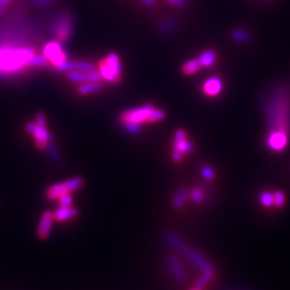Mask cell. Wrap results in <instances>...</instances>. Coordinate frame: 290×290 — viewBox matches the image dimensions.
I'll return each instance as SVG.
<instances>
[{"label": "cell", "instance_id": "1", "mask_svg": "<svg viewBox=\"0 0 290 290\" xmlns=\"http://www.w3.org/2000/svg\"><path fill=\"white\" fill-rule=\"evenodd\" d=\"M269 134L290 132V93L285 86L275 88L264 105Z\"/></svg>", "mask_w": 290, "mask_h": 290}, {"label": "cell", "instance_id": "2", "mask_svg": "<svg viewBox=\"0 0 290 290\" xmlns=\"http://www.w3.org/2000/svg\"><path fill=\"white\" fill-rule=\"evenodd\" d=\"M36 54L33 47L23 44L0 46V79L15 77L29 68V60Z\"/></svg>", "mask_w": 290, "mask_h": 290}, {"label": "cell", "instance_id": "3", "mask_svg": "<svg viewBox=\"0 0 290 290\" xmlns=\"http://www.w3.org/2000/svg\"><path fill=\"white\" fill-rule=\"evenodd\" d=\"M166 113L152 104H145L140 108L130 109L119 115V123L130 135H138L143 124H152L162 121Z\"/></svg>", "mask_w": 290, "mask_h": 290}, {"label": "cell", "instance_id": "4", "mask_svg": "<svg viewBox=\"0 0 290 290\" xmlns=\"http://www.w3.org/2000/svg\"><path fill=\"white\" fill-rule=\"evenodd\" d=\"M163 237H165V241L170 245V246L174 248L175 250H178L179 253H181L186 258V259L192 262L193 267H196L197 269L202 271V273L214 272V268L210 263V261L207 260L204 256L201 255L199 251L189 246L185 241H183V240L179 236H176L175 233L166 232Z\"/></svg>", "mask_w": 290, "mask_h": 290}, {"label": "cell", "instance_id": "5", "mask_svg": "<svg viewBox=\"0 0 290 290\" xmlns=\"http://www.w3.org/2000/svg\"><path fill=\"white\" fill-rule=\"evenodd\" d=\"M75 29L73 15L69 11H61L52 16L48 23V30L53 39L61 44L66 43L72 37Z\"/></svg>", "mask_w": 290, "mask_h": 290}, {"label": "cell", "instance_id": "6", "mask_svg": "<svg viewBox=\"0 0 290 290\" xmlns=\"http://www.w3.org/2000/svg\"><path fill=\"white\" fill-rule=\"evenodd\" d=\"M99 73L101 79L109 83H117L122 79V65L119 56L111 53L99 64Z\"/></svg>", "mask_w": 290, "mask_h": 290}, {"label": "cell", "instance_id": "7", "mask_svg": "<svg viewBox=\"0 0 290 290\" xmlns=\"http://www.w3.org/2000/svg\"><path fill=\"white\" fill-rule=\"evenodd\" d=\"M83 185L84 179L81 178V176H75V178H72L70 180L60 182L57 183V184L49 186L47 189L46 196L48 200H57L60 196H62V194L72 193L79 191L80 188L83 187Z\"/></svg>", "mask_w": 290, "mask_h": 290}, {"label": "cell", "instance_id": "8", "mask_svg": "<svg viewBox=\"0 0 290 290\" xmlns=\"http://www.w3.org/2000/svg\"><path fill=\"white\" fill-rule=\"evenodd\" d=\"M26 130L34 138L36 146L39 149H46L48 145L53 142V136L47 128V126L37 124L36 122H29L26 124Z\"/></svg>", "mask_w": 290, "mask_h": 290}, {"label": "cell", "instance_id": "9", "mask_svg": "<svg viewBox=\"0 0 290 290\" xmlns=\"http://www.w3.org/2000/svg\"><path fill=\"white\" fill-rule=\"evenodd\" d=\"M43 55L48 58L49 64H52L55 68H57L62 62H65L68 59L67 53L62 48L61 43L55 40L48 42L44 46Z\"/></svg>", "mask_w": 290, "mask_h": 290}, {"label": "cell", "instance_id": "10", "mask_svg": "<svg viewBox=\"0 0 290 290\" xmlns=\"http://www.w3.org/2000/svg\"><path fill=\"white\" fill-rule=\"evenodd\" d=\"M58 71L61 72H69V71H91L96 70V66L93 62L86 60H70L67 59L65 62H62L57 68Z\"/></svg>", "mask_w": 290, "mask_h": 290}, {"label": "cell", "instance_id": "11", "mask_svg": "<svg viewBox=\"0 0 290 290\" xmlns=\"http://www.w3.org/2000/svg\"><path fill=\"white\" fill-rule=\"evenodd\" d=\"M193 149V145L187 139L186 132L183 129L176 130L174 135V144H173L172 152L184 155V154L192 153Z\"/></svg>", "mask_w": 290, "mask_h": 290}, {"label": "cell", "instance_id": "12", "mask_svg": "<svg viewBox=\"0 0 290 290\" xmlns=\"http://www.w3.org/2000/svg\"><path fill=\"white\" fill-rule=\"evenodd\" d=\"M289 136L283 132H271L267 137V146L275 153H280L286 148Z\"/></svg>", "mask_w": 290, "mask_h": 290}, {"label": "cell", "instance_id": "13", "mask_svg": "<svg viewBox=\"0 0 290 290\" xmlns=\"http://www.w3.org/2000/svg\"><path fill=\"white\" fill-rule=\"evenodd\" d=\"M67 79L72 83L83 84L87 82H96L101 80L99 71L91 70V71H69L66 72Z\"/></svg>", "mask_w": 290, "mask_h": 290}, {"label": "cell", "instance_id": "14", "mask_svg": "<svg viewBox=\"0 0 290 290\" xmlns=\"http://www.w3.org/2000/svg\"><path fill=\"white\" fill-rule=\"evenodd\" d=\"M167 262H168V267H169L170 272H171L174 279L180 283L186 282L187 274L185 272V269H184V267H183L181 260L179 259V257L175 256L174 254L169 255Z\"/></svg>", "mask_w": 290, "mask_h": 290}, {"label": "cell", "instance_id": "15", "mask_svg": "<svg viewBox=\"0 0 290 290\" xmlns=\"http://www.w3.org/2000/svg\"><path fill=\"white\" fill-rule=\"evenodd\" d=\"M53 212L52 211H46L41 216L39 226H38L37 235L41 240H46L49 237V233L52 230V225H53Z\"/></svg>", "mask_w": 290, "mask_h": 290}, {"label": "cell", "instance_id": "16", "mask_svg": "<svg viewBox=\"0 0 290 290\" xmlns=\"http://www.w3.org/2000/svg\"><path fill=\"white\" fill-rule=\"evenodd\" d=\"M223 82L217 78H211L204 82L202 91L207 97H215L223 90Z\"/></svg>", "mask_w": 290, "mask_h": 290}, {"label": "cell", "instance_id": "17", "mask_svg": "<svg viewBox=\"0 0 290 290\" xmlns=\"http://www.w3.org/2000/svg\"><path fill=\"white\" fill-rule=\"evenodd\" d=\"M78 210L71 206H59L57 210L53 213L54 219L57 222H67L78 216Z\"/></svg>", "mask_w": 290, "mask_h": 290}, {"label": "cell", "instance_id": "18", "mask_svg": "<svg viewBox=\"0 0 290 290\" xmlns=\"http://www.w3.org/2000/svg\"><path fill=\"white\" fill-rule=\"evenodd\" d=\"M102 88H103V84L100 81L87 82V83L80 84V86L78 87V93L82 95V96H87V95L101 92Z\"/></svg>", "mask_w": 290, "mask_h": 290}, {"label": "cell", "instance_id": "19", "mask_svg": "<svg viewBox=\"0 0 290 290\" xmlns=\"http://www.w3.org/2000/svg\"><path fill=\"white\" fill-rule=\"evenodd\" d=\"M188 199H189V193L185 188H180L174 194L173 200H172V205L175 210H180L185 205Z\"/></svg>", "mask_w": 290, "mask_h": 290}, {"label": "cell", "instance_id": "20", "mask_svg": "<svg viewBox=\"0 0 290 290\" xmlns=\"http://www.w3.org/2000/svg\"><path fill=\"white\" fill-rule=\"evenodd\" d=\"M198 59L200 61L201 66L211 67L214 62L216 61V53L212 51V49H209V51H205L201 54Z\"/></svg>", "mask_w": 290, "mask_h": 290}, {"label": "cell", "instance_id": "21", "mask_svg": "<svg viewBox=\"0 0 290 290\" xmlns=\"http://www.w3.org/2000/svg\"><path fill=\"white\" fill-rule=\"evenodd\" d=\"M49 65V61L46 56L42 54H38L36 53L33 57L29 60V68H43Z\"/></svg>", "mask_w": 290, "mask_h": 290}, {"label": "cell", "instance_id": "22", "mask_svg": "<svg viewBox=\"0 0 290 290\" xmlns=\"http://www.w3.org/2000/svg\"><path fill=\"white\" fill-rule=\"evenodd\" d=\"M200 68H201V64H200L199 59L194 58V59H192V60L185 62L184 66L182 67V71L186 75H191V74H193V73H196L197 71H199Z\"/></svg>", "mask_w": 290, "mask_h": 290}, {"label": "cell", "instance_id": "23", "mask_svg": "<svg viewBox=\"0 0 290 290\" xmlns=\"http://www.w3.org/2000/svg\"><path fill=\"white\" fill-rule=\"evenodd\" d=\"M46 152L48 153V157L53 161H55V162H59L60 161V158H61V157H60V153H59L58 148L56 147V145L54 144V141L49 143L48 145V146L46 147Z\"/></svg>", "mask_w": 290, "mask_h": 290}, {"label": "cell", "instance_id": "24", "mask_svg": "<svg viewBox=\"0 0 290 290\" xmlns=\"http://www.w3.org/2000/svg\"><path fill=\"white\" fill-rule=\"evenodd\" d=\"M214 274H215V271H214V272H204V273H202V275L199 277V280L196 282V284H194V287L200 288V289L204 288L207 285V284L211 282V280L214 277Z\"/></svg>", "mask_w": 290, "mask_h": 290}, {"label": "cell", "instance_id": "25", "mask_svg": "<svg viewBox=\"0 0 290 290\" xmlns=\"http://www.w3.org/2000/svg\"><path fill=\"white\" fill-rule=\"evenodd\" d=\"M189 199H191L192 202L200 204L204 201V193L200 188H193L192 189V192L189 193Z\"/></svg>", "mask_w": 290, "mask_h": 290}, {"label": "cell", "instance_id": "26", "mask_svg": "<svg viewBox=\"0 0 290 290\" xmlns=\"http://www.w3.org/2000/svg\"><path fill=\"white\" fill-rule=\"evenodd\" d=\"M260 202L266 207L274 205V194L270 192H262L260 194Z\"/></svg>", "mask_w": 290, "mask_h": 290}, {"label": "cell", "instance_id": "27", "mask_svg": "<svg viewBox=\"0 0 290 290\" xmlns=\"http://www.w3.org/2000/svg\"><path fill=\"white\" fill-rule=\"evenodd\" d=\"M232 38L238 42H246L249 40V34L244 29H237L232 33Z\"/></svg>", "mask_w": 290, "mask_h": 290}, {"label": "cell", "instance_id": "28", "mask_svg": "<svg viewBox=\"0 0 290 290\" xmlns=\"http://www.w3.org/2000/svg\"><path fill=\"white\" fill-rule=\"evenodd\" d=\"M201 175L206 181H213L215 179V171H214V169L211 166L206 165L201 168Z\"/></svg>", "mask_w": 290, "mask_h": 290}, {"label": "cell", "instance_id": "29", "mask_svg": "<svg viewBox=\"0 0 290 290\" xmlns=\"http://www.w3.org/2000/svg\"><path fill=\"white\" fill-rule=\"evenodd\" d=\"M274 205L277 209H281L285 205V193L282 191H276L274 193Z\"/></svg>", "mask_w": 290, "mask_h": 290}, {"label": "cell", "instance_id": "30", "mask_svg": "<svg viewBox=\"0 0 290 290\" xmlns=\"http://www.w3.org/2000/svg\"><path fill=\"white\" fill-rule=\"evenodd\" d=\"M58 204L59 206H71L72 202H73V199L71 193H65L60 196L58 199Z\"/></svg>", "mask_w": 290, "mask_h": 290}, {"label": "cell", "instance_id": "31", "mask_svg": "<svg viewBox=\"0 0 290 290\" xmlns=\"http://www.w3.org/2000/svg\"><path fill=\"white\" fill-rule=\"evenodd\" d=\"M173 28V23L172 21H163L161 23V25L159 26V30L161 31L162 34H167V33H170V31L172 30Z\"/></svg>", "mask_w": 290, "mask_h": 290}, {"label": "cell", "instance_id": "32", "mask_svg": "<svg viewBox=\"0 0 290 290\" xmlns=\"http://www.w3.org/2000/svg\"><path fill=\"white\" fill-rule=\"evenodd\" d=\"M54 1H56V0H31V4L35 8H43Z\"/></svg>", "mask_w": 290, "mask_h": 290}, {"label": "cell", "instance_id": "33", "mask_svg": "<svg viewBox=\"0 0 290 290\" xmlns=\"http://www.w3.org/2000/svg\"><path fill=\"white\" fill-rule=\"evenodd\" d=\"M167 1L169 3H171L172 5H174V7H176V8H182V7H184L188 0H167Z\"/></svg>", "mask_w": 290, "mask_h": 290}, {"label": "cell", "instance_id": "34", "mask_svg": "<svg viewBox=\"0 0 290 290\" xmlns=\"http://www.w3.org/2000/svg\"><path fill=\"white\" fill-rule=\"evenodd\" d=\"M11 1L12 0H0V15H2L4 13L5 9H7Z\"/></svg>", "mask_w": 290, "mask_h": 290}, {"label": "cell", "instance_id": "35", "mask_svg": "<svg viewBox=\"0 0 290 290\" xmlns=\"http://www.w3.org/2000/svg\"><path fill=\"white\" fill-rule=\"evenodd\" d=\"M141 1H142L145 5H147V7H150V8L155 7V0H141Z\"/></svg>", "mask_w": 290, "mask_h": 290}, {"label": "cell", "instance_id": "36", "mask_svg": "<svg viewBox=\"0 0 290 290\" xmlns=\"http://www.w3.org/2000/svg\"><path fill=\"white\" fill-rule=\"evenodd\" d=\"M191 290H201L200 288H196V287H193V289H191Z\"/></svg>", "mask_w": 290, "mask_h": 290}]
</instances>
